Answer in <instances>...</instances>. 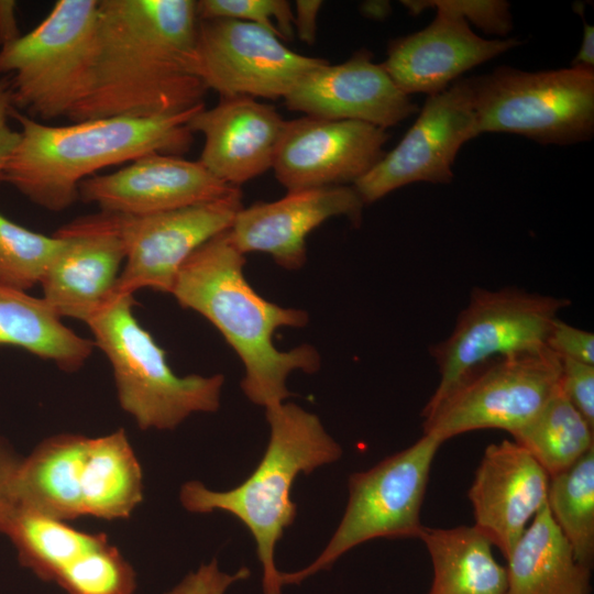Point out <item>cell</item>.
Returning a JSON list of instances; mask_svg holds the SVG:
<instances>
[{
	"label": "cell",
	"mask_w": 594,
	"mask_h": 594,
	"mask_svg": "<svg viewBox=\"0 0 594 594\" xmlns=\"http://www.w3.org/2000/svg\"><path fill=\"white\" fill-rule=\"evenodd\" d=\"M442 444L428 433L410 447L349 477V499L330 541L305 569L280 572L282 584H298L330 568L352 548L377 538H419L421 506L433 458Z\"/></svg>",
	"instance_id": "obj_9"
},
{
	"label": "cell",
	"mask_w": 594,
	"mask_h": 594,
	"mask_svg": "<svg viewBox=\"0 0 594 594\" xmlns=\"http://www.w3.org/2000/svg\"><path fill=\"white\" fill-rule=\"evenodd\" d=\"M198 20L232 19L266 29L280 41L295 35L294 12L285 0H200L196 1Z\"/></svg>",
	"instance_id": "obj_30"
},
{
	"label": "cell",
	"mask_w": 594,
	"mask_h": 594,
	"mask_svg": "<svg viewBox=\"0 0 594 594\" xmlns=\"http://www.w3.org/2000/svg\"><path fill=\"white\" fill-rule=\"evenodd\" d=\"M433 569L429 594H505L507 571L494 558L491 541L475 526L424 527Z\"/></svg>",
	"instance_id": "obj_25"
},
{
	"label": "cell",
	"mask_w": 594,
	"mask_h": 594,
	"mask_svg": "<svg viewBox=\"0 0 594 594\" xmlns=\"http://www.w3.org/2000/svg\"><path fill=\"white\" fill-rule=\"evenodd\" d=\"M21 35L16 20V2L0 0V47L15 41Z\"/></svg>",
	"instance_id": "obj_38"
},
{
	"label": "cell",
	"mask_w": 594,
	"mask_h": 594,
	"mask_svg": "<svg viewBox=\"0 0 594 594\" xmlns=\"http://www.w3.org/2000/svg\"><path fill=\"white\" fill-rule=\"evenodd\" d=\"M62 239L29 230L0 213V285L26 292L41 280Z\"/></svg>",
	"instance_id": "obj_29"
},
{
	"label": "cell",
	"mask_w": 594,
	"mask_h": 594,
	"mask_svg": "<svg viewBox=\"0 0 594 594\" xmlns=\"http://www.w3.org/2000/svg\"><path fill=\"white\" fill-rule=\"evenodd\" d=\"M477 134L506 132L571 145L594 133V68L524 72L502 66L468 78Z\"/></svg>",
	"instance_id": "obj_8"
},
{
	"label": "cell",
	"mask_w": 594,
	"mask_h": 594,
	"mask_svg": "<svg viewBox=\"0 0 594 594\" xmlns=\"http://www.w3.org/2000/svg\"><path fill=\"white\" fill-rule=\"evenodd\" d=\"M547 505L579 563L594 557V448L550 479Z\"/></svg>",
	"instance_id": "obj_28"
},
{
	"label": "cell",
	"mask_w": 594,
	"mask_h": 594,
	"mask_svg": "<svg viewBox=\"0 0 594 594\" xmlns=\"http://www.w3.org/2000/svg\"><path fill=\"white\" fill-rule=\"evenodd\" d=\"M546 345L558 358L594 365V336L592 332L570 326L559 318L554 320Z\"/></svg>",
	"instance_id": "obj_33"
},
{
	"label": "cell",
	"mask_w": 594,
	"mask_h": 594,
	"mask_svg": "<svg viewBox=\"0 0 594 594\" xmlns=\"http://www.w3.org/2000/svg\"><path fill=\"white\" fill-rule=\"evenodd\" d=\"M561 359L547 346L491 360L421 413L424 433L446 440L479 429L510 435L527 425L559 388Z\"/></svg>",
	"instance_id": "obj_11"
},
{
	"label": "cell",
	"mask_w": 594,
	"mask_h": 594,
	"mask_svg": "<svg viewBox=\"0 0 594 594\" xmlns=\"http://www.w3.org/2000/svg\"><path fill=\"white\" fill-rule=\"evenodd\" d=\"M133 295L114 293L87 322L109 360L120 406L143 429L172 430L194 413L220 406L221 374L178 376L166 353L133 315Z\"/></svg>",
	"instance_id": "obj_6"
},
{
	"label": "cell",
	"mask_w": 594,
	"mask_h": 594,
	"mask_svg": "<svg viewBox=\"0 0 594 594\" xmlns=\"http://www.w3.org/2000/svg\"><path fill=\"white\" fill-rule=\"evenodd\" d=\"M569 304L563 298L513 287L474 288L451 334L431 348L440 381L422 411L440 403L480 365L544 349L559 311Z\"/></svg>",
	"instance_id": "obj_10"
},
{
	"label": "cell",
	"mask_w": 594,
	"mask_h": 594,
	"mask_svg": "<svg viewBox=\"0 0 594 594\" xmlns=\"http://www.w3.org/2000/svg\"><path fill=\"white\" fill-rule=\"evenodd\" d=\"M205 103L189 110L151 117H112L50 125L21 111L19 141L2 182L50 211L68 209L79 199L82 180L109 166L151 153L178 155L193 144L188 121Z\"/></svg>",
	"instance_id": "obj_3"
},
{
	"label": "cell",
	"mask_w": 594,
	"mask_h": 594,
	"mask_svg": "<svg viewBox=\"0 0 594 594\" xmlns=\"http://www.w3.org/2000/svg\"><path fill=\"white\" fill-rule=\"evenodd\" d=\"M194 0H99L89 94L73 122L151 118L204 103Z\"/></svg>",
	"instance_id": "obj_1"
},
{
	"label": "cell",
	"mask_w": 594,
	"mask_h": 594,
	"mask_svg": "<svg viewBox=\"0 0 594 594\" xmlns=\"http://www.w3.org/2000/svg\"><path fill=\"white\" fill-rule=\"evenodd\" d=\"M13 497L14 506L59 520L127 519L143 499L142 470L123 429L57 435L21 459Z\"/></svg>",
	"instance_id": "obj_5"
},
{
	"label": "cell",
	"mask_w": 594,
	"mask_h": 594,
	"mask_svg": "<svg viewBox=\"0 0 594 594\" xmlns=\"http://www.w3.org/2000/svg\"><path fill=\"white\" fill-rule=\"evenodd\" d=\"M270 440L263 458L240 485L216 492L191 481L182 486L180 502L191 513L221 510L235 516L251 532L263 570V594H282L280 572L274 550L284 530L295 520L297 506L292 486L300 474H310L337 461L341 447L328 435L317 415L293 403L266 408Z\"/></svg>",
	"instance_id": "obj_4"
},
{
	"label": "cell",
	"mask_w": 594,
	"mask_h": 594,
	"mask_svg": "<svg viewBox=\"0 0 594 594\" xmlns=\"http://www.w3.org/2000/svg\"><path fill=\"white\" fill-rule=\"evenodd\" d=\"M229 230L198 248L180 267L172 290L177 302L204 316L223 336L240 358L245 396L265 409L290 396L288 375L300 370L314 373L320 366L317 350L302 344L280 351L273 336L282 327H304L306 311L286 308L258 295L246 280L242 254Z\"/></svg>",
	"instance_id": "obj_2"
},
{
	"label": "cell",
	"mask_w": 594,
	"mask_h": 594,
	"mask_svg": "<svg viewBox=\"0 0 594 594\" xmlns=\"http://www.w3.org/2000/svg\"><path fill=\"white\" fill-rule=\"evenodd\" d=\"M593 428L559 387L542 409L512 436L551 479L594 448Z\"/></svg>",
	"instance_id": "obj_27"
},
{
	"label": "cell",
	"mask_w": 594,
	"mask_h": 594,
	"mask_svg": "<svg viewBox=\"0 0 594 594\" xmlns=\"http://www.w3.org/2000/svg\"><path fill=\"white\" fill-rule=\"evenodd\" d=\"M559 387L568 400L594 427V365L561 359Z\"/></svg>",
	"instance_id": "obj_32"
},
{
	"label": "cell",
	"mask_w": 594,
	"mask_h": 594,
	"mask_svg": "<svg viewBox=\"0 0 594 594\" xmlns=\"http://www.w3.org/2000/svg\"><path fill=\"white\" fill-rule=\"evenodd\" d=\"M327 62L298 54L254 23L198 20L195 72L221 96L284 98L309 70Z\"/></svg>",
	"instance_id": "obj_13"
},
{
	"label": "cell",
	"mask_w": 594,
	"mask_h": 594,
	"mask_svg": "<svg viewBox=\"0 0 594 594\" xmlns=\"http://www.w3.org/2000/svg\"><path fill=\"white\" fill-rule=\"evenodd\" d=\"M286 107L306 116L350 120L386 130L418 110L371 52L360 50L346 62H328L306 73L284 97Z\"/></svg>",
	"instance_id": "obj_19"
},
{
	"label": "cell",
	"mask_w": 594,
	"mask_h": 594,
	"mask_svg": "<svg viewBox=\"0 0 594 594\" xmlns=\"http://www.w3.org/2000/svg\"><path fill=\"white\" fill-rule=\"evenodd\" d=\"M0 345L21 348L66 372L84 366L96 348L66 327L43 297L1 285Z\"/></svg>",
	"instance_id": "obj_26"
},
{
	"label": "cell",
	"mask_w": 594,
	"mask_h": 594,
	"mask_svg": "<svg viewBox=\"0 0 594 594\" xmlns=\"http://www.w3.org/2000/svg\"><path fill=\"white\" fill-rule=\"evenodd\" d=\"M362 11L370 18H385L389 12V3L384 1H369L362 6Z\"/></svg>",
	"instance_id": "obj_40"
},
{
	"label": "cell",
	"mask_w": 594,
	"mask_h": 594,
	"mask_svg": "<svg viewBox=\"0 0 594 594\" xmlns=\"http://www.w3.org/2000/svg\"><path fill=\"white\" fill-rule=\"evenodd\" d=\"M505 594H590V568L581 564L546 504L506 558Z\"/></svg>",
	"instance_id": "obj_24"
},
{
	"label": "cell",
	"mask_w": 594,
	"mask_h": 594,
	"mask_svg": "<svg viewBox=\"0 0 594 594\" xmlns=\"http://www.w3.org/2000/svg\"><path fill=\"white\" fill-rule=\"evenodd\" d=\"M20 563L68 594H133L135 572L105 534L14 506L3 526Z\"/></svg>",
	"instance_id": "obj_12"
},
{
	"label": "cell",
	"mask_w": 594,
	"mask_h": 594,
	"mask_svg": "<svg viewBox=\"0 0 594 594\" xmlns=\"http://www.w3.org/2000/svg\"><path fill=\"white\" fill-rule=\"evenodd\" d=\"M322 1L297 0L294 13V30L298 38L307 44H314L317 33V16Z\"/></svg>",
	"instance_id": "obj_37"
},
{
	"label": "cell",
	"mask_w": 594,
	"mask_h": 594,
	"mask_svg": "<svg viewBox=\"0 0 594 594\" xmlns=\"http://www.w3.org/2000/svg\"><path fill=\"white\" fill-rule=\"evenodd\" d=\"M363 205L355 188L348 186L288 191L278 200L242 207L228 232L242 254L266 253L279 266L298 270L307 258L309 233L332 217L360 223Z\"/></svg>",
	"instance_id": "obj_20"
},
{
	"label": "cell",
	"mask_w": 594,
	"mask_h": 594,
	"mask_svg": "<svg viewBox=\"0 0 594 594\" xmlns=\"http://www.w3.org/2000/svg\"><path fill=\"white\" fill-rule=\"evenodd\" d=\"M286 122L274 107L235 96L201 108L188 128L205 139L199 162L215 177L237 187L272 168Z\"/></svg>",
	"instance_id": "obj_23"
},
{
	"label": "cell",
	"mask_w": 594,
	"mask_h": 594,
	"mask_svg": "<svg viewBox=\"0 0 594 594\" xmlns=\"http://www.w3.org/2000/svg\"><path fill=\"white\" fill-rule=\"evenodd\" d=\"M549 483L543 468L514 440L485 449L468 496L474 526L505 558L547 504Z\"/></svg>",
	"instance_id": "obj_21"
},
{
	"label": "cell",
	"mask_w": 594,
	"mask_h": 594,
	"mask_svg": "<svg viewBox=\"0 0 594 594\" xmlns=\"http://www.w3.org/2000/svg\"><path fill=\"white\" fill-rule=\"evenodd\" d=\"M572 66L594 68V28L592 24H588L584 18L582 43L578 54L572 61Z\"/></svg>",
	"instance_id": "obj_39"
},
{
	"label": "cell",
	"mask_w": 594,
	"mask_h": 594,
	"mask_svg": "<svg viewBox=\"0 0 594 594\" xmlns=\"http://www.w3.org/2000/svg\"><path fill=\"white\" fill-rule=\"evenodd\" d=\"M9 76L0 77V183L6 164L19 141V130L11 127L15 111Z\"/></svg>",
	"instance_id": "obj_35"
},
{
	"label": "cell",
	"mask_w": 594,
	"mask_h": 594,
	"mask_svg": "<svg viewBox=\"0 0 594 594\" xmlns=\"http://www.w3.org/2000/svg\"><path fill=\"white\" fill-rule=\"evenodd\" d=\"M388 138L365 122L305 116L286 122L272 168L288 191L354 184L382 160Z\"/></svg>",
	"instance_id": "obj_16"
},
{
	"label": "cell",
	"mask_w": 594,
	"mask_h": 594,
	"mask_svg": "<svg viewBox=\"0 0 594 594\" xmlns=\"http://www.w3.org/2000/svg\"><path fill=\"white\" fill-rule=\"evenodd\" d=\"M54 235L63 243L41 280L43 298L61 318L87 323L116 293L123 241L106 211L77 218Z\"/></svg>",
	"instance_id": "obj_17"
},
{
	"label": "cell",
	"mask_w": 594,
	"mask_h": 594,
	"mask_svg": "<svg viewBox=\"0 0 594 594\" xmlns=\"http://www.w3.org/2000/svg\"><path fill=\"white\" fill-rule=\"evenodd\" d=\"M20 461L21 458L0 438V532L14 507L13 484Z\"/></svg>",
	"instance_id": "obj_36"
},
{
	"label": "cell",
	"mask_w": 594,
	"mask_h": 594,
	"mask_svg": "<svg viewBox=\"0 0 594 594\" xmlns=\"http://www.w3.org/2000/svg\"><path fill=\"white\" fill-rule=\"evenodd\" d=\"M238 187L215 177L199 161L151 153L117 172L94 175L79 185V199L101 211L145 216L226 197Z\"/></svg>",
	"instance_id": "obj_18"
},
{
	"label": "cell",
	"mask_w": 594,
	"mask_h": 594,
	"mask_svg": "<svg viewBox=\"0 0 594 594\" xmlns=\"http://www.w3.org/2000/svg\"><path fill=\"white\" fill-rule=\"evenodd\" d=\"M250 575L248 568H241L234 574L220 571L216 560L189 573L178 585L165 594H224L234 582Z\"/></svg>",
	"instance_id": "obj_34"
},
{
	"label": "cell",
	"mask_w": 594,
	"mask_h": 594,
	"mask_svg": "<svg viewBox=\"0 0 594 594\" xmlns=\"http://www.w3.org/2000/svg\"><path fill=\"white\" fill-rule=\"evenodd\" d=\"M520 44L515 37L485 40L463 19L436 10L425 29L389 42L382 66L407 96H431L446 90L465 72Z\"/></svg>",
	"instance_id": "obj_22"
},
{
	"label": "cell",
	"mask_w": 594,
	"mask_h": 594,
	"mask_svg": "<svg viewBox=\"0 0 594 594\" xmlns=\"http://www.w3.org/2000/svg\"><path fill=\"white\" fill-rule=\"evenodd\" d=\"M410 14L433 8L472 22L488 34L506 36L513 29L510 4L504 0H404Z\"/></svg>",
	"instance_id": "obj_31"
},
{
	"label": "cell",
	"mask_w": 594,
	"mask_h": 594,
	"mask_svg": "<svg viewBox=\"0 0 594 594\" xmlns=\"http://www.w3.org/2000/svg\"><path fill=\"white\" fill-rule=\"evenodd\" d=\"M476 136L471 86L468 78H459L427 97L402 141L354 188L364 204H371L413 183L448 184L460 148Z\"/></svg>",
	"instance_id": "obj_15"
},
{
	"label": "cell",
	"mask_w": 594,
	"mask_h": 594,
	"mask_svg": "<svg viewBox=\"0 0 594 594\" xmlns=\"http://www.w3.org/2000/svg\"><path fill=\"white\" fill-rule=\"evenodd\" d=\"M99 0H59L30 32L0 47L15 109L44 122L69 118L89 94Z\"/></svg>",
	"instance_id": "obj_7"
},
{
	"label": "cell",
	"mask_w": 594,
	"mask_h": 594,
	"mask_svg": "<svg viewBox=\"0 0 594 594\" xmlns=\"http://www.w3.org/2000/svg\"><path fill=\"white\" fill-rule=\"evenodd\" d=\"M242 208L241 191L175 210L127 216L112 213L125 249L117 293L133 295L150 288L170 293L188 257L229 230Z\"/></svg>",
	"instance_id": "obj_14"
}]
</instances>
